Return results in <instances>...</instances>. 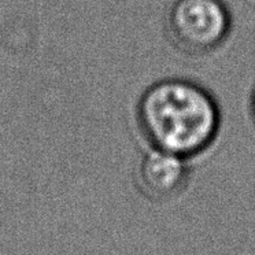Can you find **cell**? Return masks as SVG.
I'll use <instances>...</instances> for the list:
<instances>
[{
    "mask_svg": "<svg viewBox=\"0 0 255 255\" xmlns=\"http://www.w3.org/2000/svg\"><path fill=\"white\" fill-rule=\"evenodd\" d=\"M250 114H251V118H253L255 125V87L251 92V96H250Z\"/></svg>",
    "mask_w": 255,
    "mask_h": 255,
    "instance_id": "cell-4",
    "label": "cell"
},
{
    "mask_svg": "<svg viewBox=\"0 0 255 255\" xmlns=\"http://www.w3.org/2000/svg\"><path fill=\"white\" fill-rule=\"evenodd\" d=\"M188 161L177 154L151 147L143 154L137 167L140 189L154 200L176 196L188 184Z\"/></svg>",
    "mask_w": 255,
    "mask_h": 255,
    "instance_id": "cell-3",
    "label": "cell"
},
{
    "mask_svg": "<svg viewBox=\"0 0 255 255\" xmlns=\"http://www.w3.org/2000/svg\"><path fill=\"white\" fill-rule=\"evenodd\" d=\"M166 21L170 40L192 55L218 48L232 28L231 11L222 0H174Z\"/></svg>",
    "mask_w": 255,
    "mask_h": 255,
    "instance_id": "cell-2",
    "label": "cell"
},
{
    "mask_svg": "<svg viewBox=\"0 0 255 255\" xmlns=\"http://www.w3.org/2000/svg\"><path fill=\"white\" fill-rule=\"evenodd\" d=\"M136 120L151 147L189 159L214 143L221 111L205 87L170 77L145 88L137 102Z\"/></svg>",
    "mask_w": 255,
    "mask_h": 255,
    "instance_id": "cell-1",
    "label": "cell"
}]
</instances>
